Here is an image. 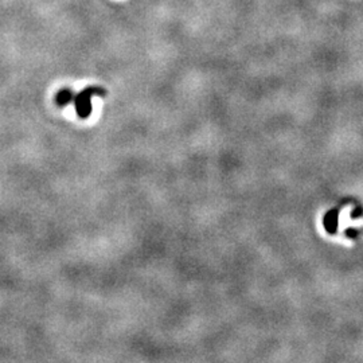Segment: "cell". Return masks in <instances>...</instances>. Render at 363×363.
Returning <instances> with one entry per match:
<instances>
[{
    "label": "cell",
    "instance_id": "6da1fadb",
    "mask_svg": "<svg viewBox=\"0 0 363 363\" xmlns=\"http://www.w3.org/2000/svg\"><path fill=\"white\" fill-rule=\"evenodd\" d=\"M93 96H106V90L100 86H89L86 89L81 90L77 96L74 97V105L78 116L81 119H88L92 112V97Z\"/></svg>",
    "mask_w": 363,
    "mask_h": 363
},
{
    "label": "cell",
    "instance_id": "7a4b0ae2",
    "mask_svg": "<svg viewBox=\"0 0 363 363\" xmlns=\"http://www.w3.org/2000/svg\"><path fill=\"white\" fill-rule=\"evenodd\" d=\"M338 211L336 210H333V211H329L324 216V228L325 230L330 233V234H334L336 232V228H338Z\"/></svg>",
    "mask_w": 363,
    "mask_h": 363
},
{
    "label": "cell",
    "instance_id": "3957f363",
    "mask_svg": "<svg viewBox=\"0 0 363 363\" xmlns=\"http://www.w3.org/2000/svg\"><path fill=\"white\" fill-rule=\"evenodd\" d=\"M74 97H76L74 93L70 89H62L57 94V102H58L59 106H65V105L73 102Z\"/></svg>",
    "mask_w": 363,
    "mask_h": 363
}]
</instances>
